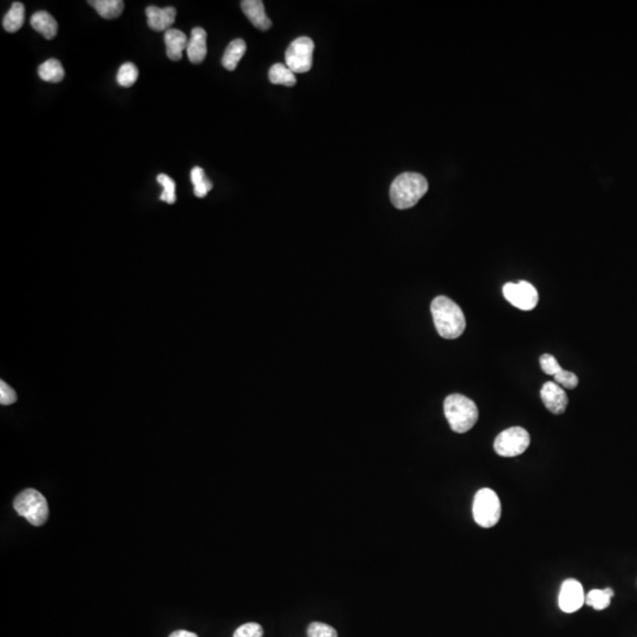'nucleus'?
<instances>
[{
    "label": "nucleus",
    "mask_w": 637,
    "mask_h": 637,
    "mask_svg": "<svg viewBox=\"0 0 637 637\" xmlns=\"http://www.w3.org/2000/svg\"><path fill=\"white\" fill-rule=\"evenodd\" d=\"M271 83L284 87H294L296 84L295 74L288 69L287 65L278 63L274 64L268 74Z\"/></svg>",
    "instance_id": "20"
},
{
    "label": "nucleus",
    "mask_w": 637,
    "mask_h": 637,
    "mask_svg": "<svg viewBox=\"0 0 637 637\" xmlns=\"http://www.w3.org/2000/svg\"><path fill=\"white\" fill-rule=\"evenodd\" d=\"M472 515L479 526L485 529L495 526L502 516L500 497L489 487L480 489L473 498Z\"/></svg>",
    "instance_id": "5"
},
{
    "label": "nucleus",
    "mask_w": 637,
    "mask_h": 637,
    "mask_svg": "<svg viewBox=\"0 0 637 637\" xmlns=\"http://www.w3.org/2000/svg\"><path fill=\"white\" fill-rule=\"evenodd\" d=\"M444 413L452 431L465 434L478 421L479 412L475 401L462 394H451L444 401Z\"/></svg>",
    "instance_id": "3"
},
{
    "label": "nucleus",
    "mask_w": 637,
    "mask_h": 637,
    "mask_svg": "<svg viewBox=\"0 0 637 637\" xmlns=\"http://www.w3.org/2000/svg\"><path fill=\"white\" fill-rule=\"evenodd\" d=\"M263 636V629L261 625L258 623H255V622H250V623H246V625H241L238 627L235 633H234L233 637H262Z\"/></svg>",
    "instance_id": "27"
},
{
    "label": "nucleus",
    "mask_w": 637,
    "mask_h": 637,
    "mask_svg": "<svg viewBox=\"0 0 637 637\" xmlns=\"http://www.w3.org/2000/svg\"><path fill=\"white\" fill-rule=\"evenodd\" d=\"M100 17L104 19H115L121 16L124 10V1L122 0H91L89 1Z\"/></svg>",
    "instance_id": "17"
},
{
    "label": "nucleus",
    "mask_w": 637,
    "mask_h": 637,
    "mask_svg": "<svg viewBox=\"0 0 637 637\" xmlns=\"http://www.w3.org/2000/svg\"><path fill=\"white\" fill-rule=\"evenodd\" d=\"M188 58L192 64H200L207 57V32L202 27L192 29L188 42Z\"/></svg>",
    "instance_id": "13"
},
{
    "label": "nucleus",
    "mask_w": 637,
    "mask_h": 637,
    "mask_svg": "<svg viewBox=\"0 0 637 637\" xmlns=\"http://www.w3.org/2000/svg\"><path fill=\"white\" fill-rule=\"evenodd\" d=\"M555 383H558L561 388H568V390H574L579 385V378L575 373L572 372L561 370L554 375Z\"/></svg>",
    "instance_id": "25"
},
{
    "label": "nucleus",
    "mask_w": 637,
    "mask_h": 637,
    "mask_svg": "<svg viewBox=\"0 0 637 637\" xmlns=\"http://www.w3.org/2000/svg\"><path fill=\"white\" fill-rule=\"evenodd\" d=\"M30 23H31V26L46 39H52L56 37L57 31H58L57 21L51 16L50 13L45 12V11H38L32 14Z\"/></svg>",
    "instance_id": "15"
},
{
    "label": "nucleus",
    "mask_w": 637,
    "mask_h": 637,
    "mask_svg": "<svg viewBox=\"0 0 637 637\" xmlns=\"http://www.w3.org/2000/svg\"><path fill=\"white\" fill-rule=\"evenodd\" d=\"M503 294L510 304L522 311H533L539 300L537 289L526 281L506 283L503 287Z\"/></svg>",
    "instance_id": "8"
},
{
    "label": "nucleus",
    "mask_w": 637,
    "mask_h": 637,
    "mask_svg": "<svg viewBox=\"0 0 637 637\" xmlns=\"http://www.w3.org/2000/svg\"><path fill=\"white\" fill-rule=\"evenodd\" d=\"M431 312L434 326L440 337L457 339L464 333L467 327L465 315L454 301L446 296H437L431 304Z\"/></svg>",
    "instance_id": "1"
},
{
    "label": "nucleus",
    "mask_w": 637,
    "mask_h": 637,
    "mask_svg": "<svg viewBox=\"0 0 637 637\" xmlns=\"http://www.w3.org/2000/svg\"><path fill=\"white\" fill-rule=\"evenodd\" d=\"M138 80V69L133 63H124L117 72V83L123 88H130Z\"/></svg>",
    "instance_id": "23"
},
{
    "label": "nucleus",
    "mask_w": 637,
    "mask_h": 637,
    "mask_svg": "<svg viewBox=\"0 0 637 637\" xmlns=\"http://www.w3.org/2000/svg\"><path fill=\"white\" fill-rule=\"evenodd\" d=\"M307 635L309 637H337V630L333 627L321 622H313L309 627Z\"/></svg>",
    "instance_id": "26"
},
{
    "label": "nucleus",
    "mask_w": 637,
    "mask_h": 637,
    "mask_svg": "<svg viewBox=\"0 0 637 637\" xmlns=\"http://www.w3.org/2000/svg\"><path fill=\"white\" fill-rule=\"evenodd\" d=\"M17 401V393L1 380L0 383V403L1 405H11Z\"/></svg>",
    "instance_id": "29"
},
{
    "label": "nucleus",
    "mask_w": 637,
    "mask_h": 637,
    "mask_svg": "<svg viewBox=\"0 0 637 637\" xmlns=\"http://www.w3.org/2000/svg\"><path fill=\"white\" fill-rule=\"evenodd\" d=\"M314 43L309 37L296 38L286 51V65L294 74H304L312 69Z\"/></svg>",
    "instance_id": "7"
},
{
    "label": "nucleus",
    "mask_w": 637,
    "mask_h": 637,
    "mask_svg": "<svg viewBox=\"0 0 637 637\" xmlns=\"http://www.w3.org/2000/svg\"><path fill=\"white\" fill-rule=\"evenodd\" d=\"M241 9L256 29L267 31L271 27V21L267 17L265 5L261 0H243Z\"/></svg>",
    "instance_id": "12"
},
{
    "label": "nucleus",
    "mask_w": 637,
    "mask_h": 637,
    "mask_svg": "<svg viewBox=\"0 0 637 637\" xmlns=\"http://www.w3.org/2000/svg\"><path fill=\"white\" fill-rule=\"evenodd\" d=\"M24 21H25V8L19 1H16L13 3L9 12L5 14L4 19H3V27L10 34H14L21 29Z\"/></svg>",
    "instance_id": "18"
},
{
    "label": "nucleus",
    "mask_w": 637,
    "mask_h": 637,
    "mask_svg": "<svg viewBox=\"0 0 637 637\" xmlns=\"http://www.w3.org/2000/svg\"><path fill=\"white\" fill-rule=\"evenodd\" d=\"M190 179H192V184H194V192H195L197 197H200V199L205 197L207 194L212 190V183L205 177V174H204L202 168H192V172H190Z\"/></svg>",
    "instance_id": "22"
},
{
    "label": "nucleus",
    "mask_w": 637,
    "mask_h": 637,
    "mask_svg": "<svg viewBox=\"0 0 637 637\" xmlns=\"http://www.w3.org/2000/svg\"><path fill=\"white\" fill-rule=\"evenodd\" d=\"M13 508L19 516L24 517L34 526H42L49 518V504L46 498L34 489L21 491L14 498Z\"/></svg>",
    "instance_id": "4"
},
{
    "label": "nucleus",
    "mask_w": 637,
    "mask_h": 637,
    "mask_svg": "<svg viewBox=\"0 0 637 637\" xmlns=\"http://www.w3.org/2000/svg\"><path fill=\"white\" fill-rule=\"evenodd\" d=\"M246 42L242 39H235L227 46L225 54L222 57V65L228 71L235 70L238 67V62L246 54Z\"/></svg>",
    "instance_id": "16"
},
{
    "label": "nucleus",
    "mask_w": 637,
    "mask_h": 637,
    "mask_svg": "<svg viewBox=\"0 0 637 637\" xmlns=\"http://www.w3.org/2000/svg\"><path fill=\"white\" fill-rule=\"evenodd\" d=\"M530 445V434L519 426L510 427L500 432L495 439V454L502 457H517L524 454Z\"/></svg>",
    "instance_id": "6"
},
{
    "label": "nucleus",
    "mask_w": 637,
    "mask_h": 637,
    "mask_svg": "<svg viewBox=\"0 0 637 637\" xmlns=\"http://www.w3.org/2000/svg\"><path fill=\"white\" fill-rule=\"evenodd\" d=\"M427 190L429 183L424 176L416 172H404L393 181L390 189V197L396 208H412Z\"/></svg>",
    "instance_id": "2"
},
{
    "label": "nucleus",
    "mask_w": 637,
    "mask_h": 637,
    "mask_svg": "<svg viewBox=\"0 0 637 637\" xmlns=\"http://www.w3.org/2000/svg\"><path fill=\"white\" fill-rule=\"evenodd\" d=\"M146 18H148V25L151 30L162 32L170 30V26L175 23L176 9L175 8H157V6H149L146 10Z\"/></svg>",
    "instance_id": "11"
},
{
    "label": "nucleus",
    "mask_w": 637,
    "mask_h": 637,
    "mask_svg": "<svg viewBox=\"0 0 637 637\" xmlns=\"http://www.w3.org/2000/svg\"><path fill=\"white\" fill-rule=\"evenodd\" d=\"M539 364H541V370L543 372L548 375H552L554 377L557 372L562 370L561 365L558 364L557 360L555 357H552L551 354H543L541 359H539Z\"/></svg>",
    "instance_id": "28"
},
{
    "label": "nucleus",
    "mask_w": 637,
    "mask_h": 637,
    "mask_svg": "<svg viewBox=\"0 0 637 637\" xmlns=\"http://www.w3.org/2000/svg\"><path fill=\"white\" fill-rule=\"evenodd\" d=\"M157 182L163 187V192L159 196V200L164 201L169 204L176 202V184L172 179L166 174H159L157 176Z\"/></svg>",
    "instance_id": "24"
},
{
    "label": "nucleus",
    "mask_w": 637,
    "mask_h": 637,
    "mask_svg": "<svg viewBox=\"0 0 637 637\" xmlns=\"http://www.w3.org/2000/svg\"><path fill=\"white\" fill-rule=\"evenodd\" d=\"M585 603L583 587L577 579H569L564 581L558 596V605L561 610L568 614L577 612Z\"/></svg>",
    "instance_id": "9"
},
{
    "label": "nucleus",
    "mask_w": 637,
    "mask_h": 637,
    "mask_svg": "<svg viewBox=\"0 0 637 637\" xmlns=\"http://www.w3.org/2000/svg\"><path fill=\"white\" fill-rule=\"evenodd\" d=\"M614 597V590L612 588L605 589H594L588 592L585 596V604L595 609V610H604L610 605V601Z\"/></svg>",
    "instance_id": "21"
},
{
    "label": "nucleus",
    "mask_w": 637,
    "mask_h": 637,
    "mask_svg": "<svg viewBox=\"0 0 637 637\" xmlns=\"http://www.w3.org/2000/svg\"><path fill=\"white\" fill-rule=\"evenodd\" d=\"M169 637H199L195 633L188 632V630H176L174 633L170 634Z\"/></svg>",
    "instance_id": "30"
},
{
    "label": "nucleus",
    "mask_w": 637,
    "mask_h": 637,
    "mask_svg": "<svg viewBox=\"0 0 637 637\" xmlns=\"http://www.w3.org/2000/svg\"><path fill=\"white\" fill-rule=\"evenodd\" d=\"M164 42L167 46L168 58L174 62H179V59L182 58L183 51L187 50L189 41L182 31L170 29L164 34Z\"/></svg>",
    "instance_id": "14"
},
{
    "label": "nucleus",
    "mask_w": 637,
    "mask_h": 637,
    "mask_svg": "<svg viewBox=\"0 0 637 637\" xmlns=\"http://www.w3.org/2000/svg\"><path fill=\"white\" fill-rule=\"evenodd\" d=\"M541 398L543 404L550 412L554 414H562L566 412L568 406V396L564 388H561L555 381H548L543 385L541 390Z\"/></svg>",
    "instance_id": "10"
},
{
    "label": "nucleus",
    "mask_w": 637,
    "mask_h": 637,
    "mask_svg": "<svg viewBox=\"0 0 637 637\" xmlns=\"http://www.w3.org/2000/svg\"><path fill=\"white\" fill-rule=\"evenodd\" d=\"M38 75L41 80L50 83H59L65 76V71L62 64L57 59H49L38 67Z\"/></svg>",
    "instance_id": "19"
}]
</instances>
